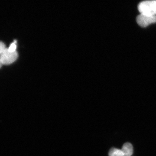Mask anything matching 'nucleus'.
Segmentation results:
<instances>
[{
	"label": "nucleus",
	"mask_w": 156,
	"mask_h": 156,
	"mask_svg": "<svg viewBox=\"0 0 156 156\" xmlns=\"http://www.w3.org/2000/svg\"><path fill=\"white\" fill-rule=\"evenodd\" d=\"M138 9L140 14L156 16V1H144L139 3Z\"/></svg>",
	"instance_id": "f257e3e1"
},
{
	"label": "nucleus",
	"mask_w": 156,
	"mask_h": 156,
	"mask_svg": "<svg viewBox=\"0 0 156 156\" xmlns=\"http://www.w3.org/2000/svg\"><path fill=\"white\" fill-rule=\"evenodd\" d=\"M18 53L17 51L11 52L6 48L0 55V60L2 65H9L16 61Z\"/></svg>",
	"instance_id": "f03ea898"
},
{
	"label": "nucleus",
	"mask_w": 156,
	"mask_h": 156,
	"mask_svg": "<svg viewBox=\"0 0 156 156\" xmlns=\"http://www.w3.org/2000/svg\"><path fill=\"white\" fill-rule=\"evenodd\" d=\"M136 21L138 25L141 27H147L152 23H156V16L140 14L136 17Z\"/></svg>",
	"instance_id": "7ed1b4c3"
},
{
	"label": "nucleus",
	"mask_w": 156,
	"mask_h": 156,
	"mask_svg": "<svg viewBox=\"0 0 156 156\" xmlns=\"http://www.w3.org/2000/svg\"><path fill=\"white\" fill-rule=\"evenodd\" d=\"M122 151L125 156H131L133 153V146L130 143H126L123 145Z\"/></svg>",
	"instance_id": "20e7f679"
},
{
	"label": "nucleus",
	"mask_w": 156,
	"mask_h": 156,
	"mask_svg": "<svg viewBox=\"0 0 156 156\" xmlns=\"http://www.w3.org/2000/svg\"><path fill=\"white\" fill-rule=\"evenodd\" d=\"M109 156H125L122 150L112 148L108 153Z\"/></svg>",
	"instance_id": "39448f33"
},
{
	"label": "nucleus",
	"mask_w": 156,
	"mask_h": 156,
	"mask_svg": "<svg viewBox=\"0 0 156 156\" xmlns=\"http://www.w3.org/2000/svg\"><path fill=\"white\" fill-rule=\"evenodd\" d=\"M16 48H17V45H16V41H15L10 45L9 48H8V49L10 52H14L16 51Z\"/></svg>",
	"instance_id": "423d86ee"
},
{
	"label": "nucleus",
	"mask_w": 156,
	"mask_h": 156,
	"mask_svg": "<svg viewBox=\"0 0 156 156\" xmlns=\"http://www.w3.org/2000/svg\"><path fill=\"white\" fill-rule=\"evenodd\" d=\"M6 49L5 45L3 43V42L0 41V55L3 53Z\"/></svg>",
	"instance_id": "0eeeda50"
},
{
	"label": "nucleus",
	"mask_w": 156,
	"mask_h": 156,
	"mask_svg": "<svg viewBox=\"0 0 156 156\" xmlns=\"http://www.w3.org/2000/svg\"><path fill=\"white\" fill-rule=\"evenodd\" d=\"M2 64L1 60H0V68H1V67H2Z\"/></svg>",
	"instance_id": "6e6552de"
}]
</instances>
